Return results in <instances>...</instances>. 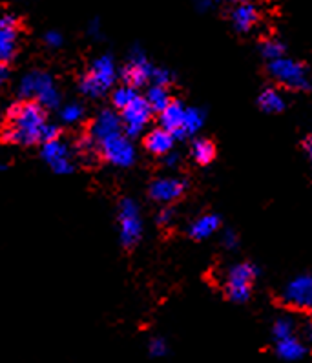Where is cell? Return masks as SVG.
<instances>
[{
    "label": "cell",
    "mask_w": 312,
    "mask_h": 363,
    "mask_svg": "<svg viewBox=\"0 0 312 363\" xmlns=\"http://www.w3.org/2000/svg\"><path fill=\"white\" fill-rule=\"evenodd\" d=\"M172 221H174V210H172L170 206H163V208L159 210V214H157V225H161V227H168Z\"/></svg>",
    "instance_id": "cell-29"
},
{
    "label": "cell",
    "mask_w": 312,
    "mask_h": 363,
    "mask_svg": "<svg viewBox=\"0 0 312 363\" xmlns=\"http://www.w3.org/2000/svg\"><path fill=\"white\" fill-rule=\"evenodd\" d=\"M143 145H145L146 152H150L152 155L167 157L168 154H172L174 145H176V139H174V135L168 133L167 130L157 126V128H152L145 137H143Z\"/></svg>",
    "instance_id": "cell-17"
},
{
    "label": "cell",
    "mask_w": 312,
    "mask_h": 363,
    "mask_svg": "<svg viewBox=\"0 0 312 363\" xmlns=\"http://www.w3.org/2000/svg\"><path fill=\"white\" fill-rule=\"evenodd\" d=\"M43 159L55 174L66 175L75 172V164L72 161V150H69V146L62 139L44 143Z\"/></svg>",
    "instance_id": "cell-13"
},
{
    "label": "cell",
    "mask_w": 312,
    "mask_h": 363,
    "mask_svg": "<svg viewBox=\"0 0 312 363\" xmlns=\"http://www.w3.org/2000/svg\"><path fill=\"white\" fill-rule=\"evenodd\" d=\"M82 116H84V108H82V104L77 103L66 104V106L60 110V119L65 121L66 124L79 123V121L82 119Z\"/></svg>",
    "instance_id": "cell-27"
},
{
    "label": "cell",
    "mask_w": 312,
    "mask_h": 363,
    "mask_svg": "<svg viewBox=\"0 0 312 363\" xmlns=\"http://www.w3.org/2000/svg\"><path fill=\"white\" fill-rule=\"evenodd\" d=\"M8 79H9V68L8 66L0 65V88L8 82Z\"/></svg>",
    "instance_id": "cell-32"
},
{
    "label": "cell",
    "mask_w": 312,
    "mask_h": 363,
    "mask_svg": "<svg viewBox=\"0 0 312 363\" xmlns=\"http://www.w3.org/2000/svg\"><path fill=\"white\" fill-rule=\"evenodd\" d=\"M227 245L228 247H235V235L232 232H227Z\"/></svg>",
    "instance_id": "cell-33"
},
{
    "label": "cell",
    "mask_w": 312,
    "mask_h": 363,
    "mask_svg": "<svg viewBox=\"0 0 312 363\" xmlns=\"http://www.w3.org/2000/svg\"><path fill=\"white\" fill-rule=\"evenodd\" d=\"M46 124V110L37 101L31 99L17 101L8 108L6 124L0 132V141L17 146L40 145Z\"/></svg>",
    "instance_id": "cell-1"
},
{
    "label": "cell",
    "mask_w": 312,
    "mask_h": 363,
    "mask_svg": "<svg viewBox=\"0 0 312 363\" xmlns=\"http://www.w3.org/2000/svg\"><path fill=\"white\" fill-rule=\"evenodd\" d=\"M152 68L148 59L141 50H133L130 59L126 60V65L121 69V81L124 86H130L133 90H139L143 86L150 82V75H152Z\"/></svg>",
    "instance_id": "cell-10"
},
{
    "label": "cell",
    "mask_w": 312,
    "mask_h": 363,
    "mask_svg": "<svg viewBox=\"0 0 312 363\" xmlns=\"http://www.w3.org/2000/svg\"><path fill=\"white\" fill-rule=\"evenodd\" d=\"M276 343V356L283 362H299L307 356V345H305L298 336L285 337V340H279Z\"/></svg>",
    "instance_id": "cell-18"
},
{
    "label": "cell",
    "mask_w": 312,
    "mask_h": 363,
    "mask_svg": "<svg viewBox=\"0 0 312 363\" xmlns=\"http://www.w3.org/2000/svg\"><path fill=\"white\" fill-rule=\"evenodd\" d=\"M186 108L181 101L172 99L168 106L159 113L161 128L174 135V139H184V119H186Z\"/></svg>",
    "instance_id": "cell-14"
},
{
    "label": "cell",
    "mask_w": 312,
    "mask_h": 363,
    "mask_svg": "<svg viewBox=\"0 0 312 363\" xmlns=\"http://www.w3.org/2000/svg\"><path fill=\"white\" fill-rule=\"evenodd\" d=\"M145 101H146V104L150 106V110H152V113H161V111L168 106V103L172 101V97H170V94H168L167 86L152 84L148 88V91H146Z\"/></svg>",
    "instance_id": "cell-22"
},
{
    "label": "cell",
    "mask_w": 312,
    "mask_h": 363,
    "mask_svg": "<svg viewBox=\"0 0 312 363\" xmlns=\"http://www.w3.org/2000/svg\"><path fill=\"white\" fill-rule=\"evenodd\" d=\"M117 81V65L111 55H101L82 73L79 88L84 95L99 99L113 90Z\"/></svg>",
    "instance_id": "cell-2"
},
{
    "label": "cell",
    "mask_w": 312,
    "mask_h": 363,
    "mask_svg": "<svg viewBox=\"0 0 312 363\" xmlns=\"http://www.w3.org/2000/svg\"><path fill=\"white\" fill-rule=\"evenodd\" d=\"M228 2H230L232 6H235V4H243V2H248V0H228Z\"/></svg>",
    "instance_id": "cell-34"
},
{
    "label": "cell",
    "mask_w": 312,
    "mask_h": 363,
    "mask_svg": "<svg viewBox=\"0 0 312 363\" xmlns=\"http://www.w3.org/2000/svg\"><path fill=\"white\" fill-rule=\"evenodd\" d=\"M21 95L31 101H37L40 106L46 110V108H55L60 103V95L55 88V82L53 79L48 75V73L39 72H30L28 75H24L21 81Z\"/></svg>",
    "instance_id": "cell-4"
},
{
    "label": "cell",
    "mask_w": 312,
    "mask_h": 363,
    "mask_svg": "<svg viewBox=\"0 0 312 363\" xmlns=\"http://www.w3.org/2000/svg\"><path fill=\"white\" fill-rule=\"evenodd\" d=\"M221 0H196V4L199 6L201 9H210V8H216Z\"/></svg>",
    "instance_id": "cell-31"
},
{
    "label": "cell",
    "mask_w": 312,
    "mask_h": 363,
    "mask_svg": "<svg viewBox=\"0 0 312 363\" xmlns=\"http://www.w3.org/2000/svg\"><path fill=\"white\" fill-rule=\"evenodd\" d=\"M296 323L289 316H282L274 321L272 325V337L274 342H279V340H285V337L296 336Z\"/></svg>",
    "instance_id": "cell-25"
},
{
    "label": "cell",
    "mask_w": 312,
    "mask_h": 363,
    "mask_svg": "<svg viewBox=\"0 0 312 363\" xmlns=\"http://www.w3.org/2000/svg\"><path fill=\"white\" fill-rule=\"evenodd\" d=\"M221 227V218L218 214H203L196 221L190 223L189 235L194 241L208 240L210 235H214Z\"/></svg>",
    "instance_id": "cell-19"
},
{
    "label": "cell",
    "mask_w": 312,
    "mask_h": 363,
    "mask_svg": "<svg viewBox=\"0 0 312 363\" xmlns=\"http://www.w3.org/2000/svg\"><path fill=\"white\" fill-rule=\"evenodd\" d=\"M269 75L278 82L279 86L292 91H305L311 88L308 82V68L307 65L299 62V60L289 59V57H282L267 66Z\"/></svg>",
    "instance_id": "cell-3"
},
{
    "label": "cell",
    "mask_w": 312,
    "mask_h": 363,
    "mask_svg": "<svg viewBox=\"0 0 312 363\" xmlns=\"http://www.w3.org/2000/svg\"><path fill=\"white\" fill-rule=\"evenodd\" d=\"M205 123V116L197 108H186V119H184V137H190L201 130Z\"/></svg>",
    "instance_id": "cell-26"
},
{
    "label": "cell",
    "mask_w": 312,
    "mask_h": 363,
    "mask_svg": "<svg viewBox=\"0 0 312 363\" xmlns=\"http://www.w3.org/2000/svg\"><path fill=\"white\" fill-rule=\"evenodd\" d=\"M148 352L152 354V358H163L168 352V345L163 337H154L148 345Z\"/></svg>",
    "instance_id": "cell-28"
},
{
    "label": "cell",
    "mask_w": 312,
    "mask_h": 363,
    "mask_svg": "<svg viewBox=\"0 0 312 363\" xmlns=\"http://www.w3.org/2000/svg\"><path fill=\"white\" fill-rule=\"evenodd\" d=\"M119 234L121 245L132 250L143 238V219L139 205L130 197H124L119 205Z\"/></svg>",
    "instance_id": "cell-6"
},
{
    "label": "cell",
    "mask_w": 312,
    "mask_h": 363,
    "mask_svg": "<svg viewBox=\"0 0 312 363\" xmlns=\"http://www.w3.org/2000/svg\"><path fill=\"white\" fill-rule=\"evenodd\" d=\"M285 50H286L285 44H283L282 40H278V39H265L260 46L261 55L265 57L269 62H272V60L285 57Z\"/></svg>",
    "instance_id": "cell-24"
},
{
    "label": "cell",
    "mask_w": 312,
    "mask_h": 363,
    "mask_svg": "<svg viewBox=\"0 0 312 363\" xmlns=\"http://www.w3.org/2000/svg\"><path fill=\"white\" fill-rule=\"evenodd\" d=\"M44 43H46L50 48H60L62 46V43H65V39H62V35H60L59 31L52 30L44 35Z\"/></svg>",
    "instance_id": "cell-30"
},
{
    "label": "cell",
    "mask_w": 312,
    "mask_h": 363,
    "mask_svg": "<svg viewBox=\"0 0 312 363\" xmlns=\"http://www.w3.org/2000/svg\"><path fill=\"white\" fill-rule=\"evenodd\" d=\"M257 106H260L261 111H265V113H279V111H283L286 108V101L282 91L269 86L257 97Z\"/></svg>",
    "instance_id": "cell-21"
},
{
    "label": "cell",
    "mask_w": 312,
    "mask_h": 363,
    "mask_svg": "<svg viewBox=\"0 0 312 363\" xmlns=\"http://www.w3.org/2000/svg\"><path fill=\"white\" fill-rule=\"evenodd\" d=\"M230 24L238 33H250L260 24V9L252 0L232 6Z\"/></svg>",
    "instance_id": "cell-15"
},
{
    "label": "cell",
    "mask_w": 312,
    "mask_h": 363,
    "mask_svg": "<svg viewBox=\"0 0 312 363\" xmlns=\"http://www.w3.org/2000/svg\"><path fill=\"white\" fill-rule=\"evenodd\" d=\"M190 155H192V159L199 167H208L218 157V146H216L214 141H210V139H196L192 143Z\"/></svg>",
    "instance_id": "cell-20"
},
{
    "label": "cell",
    "mask_w": 312,
    "mask_h": 363,
    "mask_svg": "<svg viewBox=\"0 0 312 363\" xmlns=\"http://www.w3.org/2000/svg\"><path fill=\"white\" fill-rule=\"evenodd\" d=\"M2 167H4V164H2V162H0V168H2Z\"/></svg>",
    "instance_id": "cell-35"
},
{
    "label": "cell",
    "mask_w": 312,
    "mask_h": 363,
    "mask_svg": "<svg viewBox=\"0 0 312 363\" xmlns=\"http://www.w3.org/2000/svg\"><path fill=\"white\" fill-rule=\"evenodd\" d=\"M137 97H139L137 90H133L130 86L121 84L117 88H113V91H111V104H113V108L117 111H121L128 106V104H132Z\"/></svg>",
    "instance_id": "cell-23"
},
{
    "label": "cell",
    "mask_w": 312,
    "mask_h": 363,
    "mask_svg": "<svg viewBox=\"0 0 312 363\" xmlns=\"http://www.w3.org/2000/svg\"><path fill=\"white\" fill-rule=\"evenodd\" d=\"M21 18L15 13L0 15V65L8 66L17 57L21 44Z\"/></svg>",
    "instance_id": "cell-8"
},
{
    "label": "cell",
    "mask_w": 312,
    "mask_h": 363,
    "mask_svg": "<svg viewBox=\"0 0 312 363\" xmlns=\"http://www.w3.org/2000/svg\"><path fill=\"white\" fill-rule=\"evenodd\" d=\"M97 154L106 162L121 168L132 167L133 161H135V148L123 132L106 137L104 141L97 143Z\"/></svg>",
    "instance_id": "cell-7"
},
{
    "label": "cell",
    "mask_w": 312,
    "mask_h": 363,
    "mask_svg": "<svg viewBox=\"0 0 312 363\" xmlns=\"http://www.w3.org/2000/svg\"><path fill=\"white\" fill-rule=\"evenodd\" d=\"M152 116H154V113H152L150 106L146 104L145 97L139 95L132 104H128L124 110H121L119 119L121 126H123V133L128 137V139L141 135L146 130V126H148Z\"/></svg>",
    "instance_id": "cell-9"
},
{
    "label": "cell",
    "mask_w": 312,
    "mask_h": 363,
    "mask_svg": "<svg viewBox=\"0 0 312 363\" xmlns=\"http://www.w3.org/2000/svg\"><path fill=\"white\" fill-rule=\"evenodd\" d=\"M123 132V126H121V119H119V113H116L113 110H104L99 113L97 119L91 123L90 126V132L88 135L94 139V143L104 141L106 137L110 135H116V133Z\"/></svg>",
    "instance_id": "cell-16"
},
{
    "label": "cell",
    "mask_w": 312,
    "mask_h": 363,
    "mask_svg": "<svg viewBox=\"0 0 312 363\" xmlns=\"http://www.w3.org/2000/svg\"><path fill=\"white\" fill-rule=\"evenodd\" d=\"M282 303L296 311H308L312 305V279L303 274L292 279L282 292Z\"/></svg>",
    "instance_id": "cell-12"
},
{
    "label": "cell",
    "mask_w": 312,
    "mask_h": 363,
    "mask_svg": "<svg viewBox=\"0 0 312 363\" xmlns=\"http://www.w3.org/2000/svg\"><path fill=\"white\" fill-rule=\"evenodd\" d=\"M186 190H189V183L184 179H179V177H159V179L150 184L148 196L152 201L168 206L183 199Z\"/></svg>",
    "instance_id": "cell-11"
},
{
    "label": "cell",
    "mask_w": 312,
    "mask_h": 363,
    "mask_svg": "<svg viewBox=\"0 0 312 363\" xmlns=\"http://www.w3.org/2000/svg\"><path fill=\"white\" fill-rule=\"evenodd\" d=\"M257 278V267L250 261H243L232 267L225 281V294L234 303H247L252 298L254 283Z\"/></svg>",
    "instance_id": "cell-5"
}]
</instances>
